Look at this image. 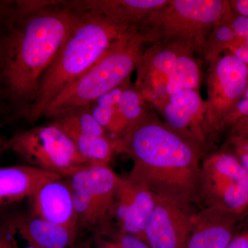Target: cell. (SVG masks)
<instances>
[{"instance_id":"cell-1","label":"cell","mask_w":248,"mask_h":248,"mask_svg":"<svg viewBox=\"0 0 248 248\" xmlns=\"http://www.w3.org/2000/svg\"><path fill=\"white\" fill-rule=\"evenodd\" d=\"M79 13L69 1L54 0L38 9L16 5L8 11L0 33V93L19 118L35 103L44 76Z\"/></svg>"},{"instance_id":"cell-2","label":"cell","mask_w":248,"mask_h":248,"mask_svg":"<svg viewBox=\"0 0 248 248\" xmlns=\"http://www.w3.org/2000/svg\"><path fill=\"white\" fill-rule=\"evenodd\" d=\"M117 152L131 158L129 174L155 197L186 206L201 204L202 152L197 142L144 117L117 141Z\"/></svg>"},{"instance_id":"cell-3","label":"cell","mask_w":248,"mask_h":248,"mask_svg":"<svg viewBox=\"0 0 248 248\" xmlns=\"http://www.w3.org/2000/svg\"><path fill=\"white\" fill-rule=\"evenodd\" d=\"M79 11L44 76L35 103L23 118L28 122L33 123L44 117L46 109L59 94L89 71L113 44L135 29L100 15Z\"/></svg>"},{"instance_id":"cell-4","label":"cell","mask_w":248,"mask_h":248,"mask_svg":"<svg viewBox=\"0 0 248 248\" xmlns=\"http://www.w3.org/2000/svg\"><path fill=\"white\" fill-rule=\"evenodd\" d=\"M143 37L136 29L117 41L107 53L46 109L52 118L74 108L88 107L103 94L124 84L141 57Z\"/></svg>"},{"instance_id":"cell-5","label":"cell","mask_w":248,"mask_h":248,"mask_svg":"<svg viewBox=\"0 0 248 248\" xmlns=\"http://www.w3.org/2000/svg\"><path fill=\"white\" fill-rule=\"evenodd\" d=\"M4 148L22 156L31 166L63 177H71L89 164L71 138L52 124L18 132L5 142Z\"/></svg>"},{"instance_id":"cell-6","label":"cell","mask_w":248,"mask_h":248,"mask_svg":"<svg viewBox=\"0 0 248 248\" xmlns=\"http://www.w3.org/2000/svg\"><path fill=\"white\" fill-rule=\"evenodd\" d=\"M200 198L204 207L244 218L248 210V172L236 155L219 153L203 160Z\"/></svg>"},{"instance_id":"cell-7","label":"cell","mask_w":248,"mask_h":248,"mask_svg":"<svg viewBox=\"0 0 248 248\" xmlns=\"http://www.w3.org/2000/svg\"><path fill=\"white\" fill-rule=\"evenodd\" d=\"M68 178L79 229L93 232L111 223L118 174L108 165L89 164Z\"/></svg>"},{"instance_id":"cell-8","label":"cell","mask_w":248,"mask_h":248,"mask_svg":"<svg viewBox=\"0 0 248 248\" xmlns=\"http://www.w3.org/2000/svg\"><path fill=\"white\" fill-rule=\"evenodd\" d=\"M155 197V204L145 231L151 248H185L197 213L192 207Z\"/></svg>"},{"instance_id":"cell-9","label":"cell","mask_w":248,"mask_h":248,"mask_svg":"<svg viewBox=\"0 0 248 248\" xmlns=\"http://www.w3.org/2000/svg\"><path fill=\"white\" fill-rule=\"evenodd\" d=\"M154 195L130 174L119 175L112 220L121 231L146 242L145 231L154 209Z\"/></svg>"},{"instance_id":"cell-10","label":"cell","mask_w":248,"mask_h":248,"mask_svg":"<svg viewBox=\"0 0 248 248\" xmlns=\"http://www.w3.org/2000/svg\"><path fill=\"white\" fill-rule=\"evenodd\" d=\"M248 86V66L232 54L221 57L215 63L210 84L211 120L209 125L220 124L241 99Z\"/></svg>"},{"instance_id":"cell-11","label":"cell","mask_w":248,"mask_h":248,"mask_svg":"<svg viewBox=\"0 0 248 248\" xmlns=\"http://www.w3.org/2000/svg\"><path fill=\"white\" fill-rule=\"evenodd\" d=\"M29 200L32 215L71 231H79L68 177L59 178L46 183Z\"/></svg>"},{"instance_id":"cell-12","label":"cell","mask_w":248,"mask_h":248,"mask_svg":"<svg viewBox=\"0 0 248 248\" xmlns=\"http://www.w3.org/2000/svg\"><path fill=\"white\" fill-rule=\"evenodd\" d=\"M243 218L219 209L203 207L196 215L185 248H226L239 232Z\"/></svg>"},{"instance_id":"cell-13","label":"cell","mask_w":248,"mask_h":248,"mask_svg":"<svg viewBox=\"0 0 248 248\" xmlns=\"http://www.w3.org/2000/svg\"><path fill=\"white\" fill-rule=\"evenodd\" d=\"M6 229L36 248H64L78 242V232L54 224L32 214L11 217Z\"/></svg>"},{"instance_id":"cell-14","label":"cell","mask_w":248,"mask_h":248,"mask_svg":"<svg viewBox=\"0 0 248 248\" xmlns=\"http://www.w3.org/2000/svg\"><path fill=\"white\" fill-rule=\"evenodd\" d=\"M62 177L31 166L0 168V205L31 198L46 183Z\"/></svg>"},{"instance_id":"cell-15","label":"cell","mask_w":248,"mask_h":248,"mask_svg":"<svg viewBox=\"0 0 248 248\" xmlns=\"http://www.w3.org/2000/svg\"><path fill=\"white\" fill-rule=\"evenodd\" d=\"M202 103L197 90L184 89L171 94L169 96V103L164 108L167 125L178 133L193 140L191 138L190 128L195 124Z\"/></svg>"},{"instance_id":"cell-16","label":"cell","mask_w":248,"mask_h":248,"mask_svg":"<svg viewBox=\"0 0 248 248\" xmlns=\"http://www.w3.org/2000/svg\"><path fill=\"white\" fill-rule=\"evenodd\" d=\"M172 12L193 25H212L229 14L228 3L217 0L173 1Z\"/></svg>"},{"instance_id":"cell-17","label":"cell","mask_w":248,"mask_h":248,"mask_svg":"<svg viewBox=\"0 0 248 248\" xmlns=\"http://www.w3.org/2000/svg\"><path fill=\"white\" fill-rule=\"evenodd\" d=\"M66 134L74 143L79 154L89 164L108 165L113 153L117 152V140L110 137L76 133Z\"/></svg>"},{"instance_id":"cell-18","label":"cell","mask_w":248,"mask_h":248,"mask_svg":"<svg viewBox=\"0 0 248 248\" xmlns=\"http://www.w3.org/2000/svg\"><path fill=\"white\" fill-rule=\"evenodd\" d=\"M52 118L53 120L51 124L61 129L65 133H76L110 137L94 120L89 107L74 108Z\"/></svg>"},{"instance_id":"cell-19","label":"cell","mask_w":248,"mask_h":248,"mask_svg":"<svg viewBox=\"0 0 248 248\" xmlns=\"http://www.w3.org/2000/svg\"><path fill=\"white\" fill-rule=\"evenodd\" d=\"M90 240L92 248H151L145 241L111 223L94 230Z\"/></svg>"},{"instance_id":"cell-20","label":"cell","mask_w":248,"mask_h":248,"mask_svg":"<svg viewBox=\"0 0 248 248\" xmlns=\"http://www.w3.org/2000/svg\"><path fill=\"white\" fill-rule=\"evenodd\" d=\"M200 81V71L195 60L187 55H178L174 71L166 84L168 95L184 89L197 90Z\"/></svg>"},{"instance_id":"cell-21","label":"cell","mask_w":248,"mask_h":248,"mask_svg":"<svg viewBox=\"0 0 248 248\" xmlns=\"http://www.w3.org/2000/svg\"><path fill=\"white\" fill-rule=\"evenodd\" d=\"M142 98L137 89L129 86L126 81L124 83L120 102V111L126 121L129 129L146 117L143 113Z\"/></svg>"},{"instance_id":"cell-22","label":"cell","mask_w":248,"mask_h":248,"mask_svg":"<svg viewBox=\"0 0 248 248\" xmlns=\"http://www.w3.org/2000/svg\"><path fill=\"white\" fill-rule=\"evenodd\" d=\"M177 57V54L172 50L165 49L153 55L152 58H149V63L142 60L140 57L137 66L140 68L151 69V71L155 70L161 74L164 75L169 79V76L174 71Z\"/></svg>"},{"instance_id":"cell-23","label":"cell","mask_w":248,"mask_h":248,"mask_svg":"<svg viewBox=\"0 0 248 248\" xmlns=\"http://www.w3.org/2000/svg\"><path fill=\"white\" fill-rule=\"evenodd\" d=\"M248 117V86L241 99L233 107L220 124L219 128L222 126L231 125L233 127L238 122Z\"/></svg>"},{"instance_id":"cell-24","label":"cell","mask_w":248,"mask_h":248,"mask_svg":"<svg viewBox=\"0 0 248 248\" xmlns=\"http://www.w3.org/2000/svg\"><path fill=\"white\" fill-rule=\"evenodd\" d=\"M232 141L236 147V156L248 172V139L233 137Z\"/></svg>"},{"instance_id":"cell-25","label":"cell","mask_w":248,"mask_h":248,"mask_svg":"<svg viewBox=\"0 0 248 248\" xmlns=\"http://www.w3.org/2000/svg\"><path fill=\"white\" fill-rule=\"evenodd\" d=\"M231 26L240 42L248 37V17L239 15L232 21Z\"/></svg>"},{"instance_id":"cell-26","label":"cell","mask_w":248,"mask_h":248,"mask_svg":"<svg viewBox=\"0 0 248 248\" xmlns=\"http://www.w3.org/2000/svg\"><path fill=\"white\" fill-rule=\"evenodd\" d=\"M215 37L218 42L228 44L229 46L232 45L234 42L238 40L231 26L228 24L221 25L217 28L215 32Z\"/></svg>"},{"instance_id":"cell-27","label":"cell","mask_w":248,"mask_h":248,"mask_svg":"<svg viewBox=\"0 0 248 248\" xmlns=\"http://www.w3.org/2000/svg\"><path fill=\"white\" fill-rule=\"evenodd\" d=\"M0 248H19L14 235L5 226H0Z\"/></svg>"},{"instance_id":"cell-28","label":"cell","mask_w":248,"mask_h":248,"mask_svg":"<svg viewBox=\"0 0 248 248\" xmlns=\"http://www.w3.org/2000/svg\"><path fill=\"white\" fill-rule=\"evenodd\" d=\"M233 53L235 58L238 59L239 61L243 62L248 66V48L246 46L243 45L239 40L236 41L232 45Z\"/></svg>"},{"instance_id":"cell-29","label":"cell","mask_w":248,"mask_h":248,"mask_svg":"<svg viewBox=\"0 0 248 248\" xmlns=\"http://www.w3.org/2000/svg\"><path fill=\"white\" fill-rule=\"evenodd\" d=\"M226 248H248V229L238 232Z\"/></svg>"},{"instance_id":"cell-30","label":"cell","mask_w":248,"mask_h":248,"mask_svg":"<svg viewBox=\"0 0 248 248\" xmlns=\"http://www.w3.org/2000/svg\"><path fill=\"white\" fill-rule=\"evenodd\" d=\"M233 137L248 139V117L232 127Z\"/></svg>"},{"instance_id":"cell-31","label":"cell","mask_w":248,"mask_h":248,"mask_svg":"<svg viewBox=\"0 0 248 248\" xmlns=\"http://www.w3.org/2000/svg\"><path fill=\"white\" fill-rule=\"evenodd\" d=\"M232 5L239 16L248 17V0H237L233 1Z\"/></svg>"},{"instance_id":"cell-32","label":"cell","mask_w":248,"mask_h":248,"mask_svg":"<svg viewBox=\"0 0 248 248\" xmlns=\"http://www.w3.org/2000/svg\"><path fill=\"white\" fill-rule=\"evenodd\" d=\"M24 248H36L33 247H31V246H27ZM64 248H91V240H88V241H78L76 244L72 245L69 247Z\"/></svg>"},{"instance_id":"cell-33","label":"cell","mask_w":248,"mask_h":248,"mask_svg":"<svg viewBox=\"0 0 248 248\" xmlns=\"http://www.w3.org/2000/svg\"><path fill=\"white\" fill-rule=\"evenodd\" d=\"M6 9V8L4 7V4H0V21L1 20L4 15L6 14V11H7Z\"/></svg>"},{"instance_id":"cell-34","label":"cell","mask_w":248,"mask_h":248,"mask_svg":"<svg viewBox=\"0 0 248 248\" xmlns=\"http://www.w3.org/2000/svg\"><path fill=\"white\" fill-rule=\"evenodd\" d=\"M241 43L243 44V45H244L245 46H247L248 48V37H246V39H244V40H243Z\"/></svg>"},{"instance_id":"cell-35","label":"cell","mask_w":248,"mask_h":248,"mask_svg":"<svg viewBox=\"0 0 248 248\" xmlns=\"http://www.w3.org/2000/svg\"><path fill=\"white\" fill-rule=\"evenodd\" d=\"M244 218H246V221H247V222L248 223V210L247 213H246V215H245Z\"/></svg>"}]
</instances>
